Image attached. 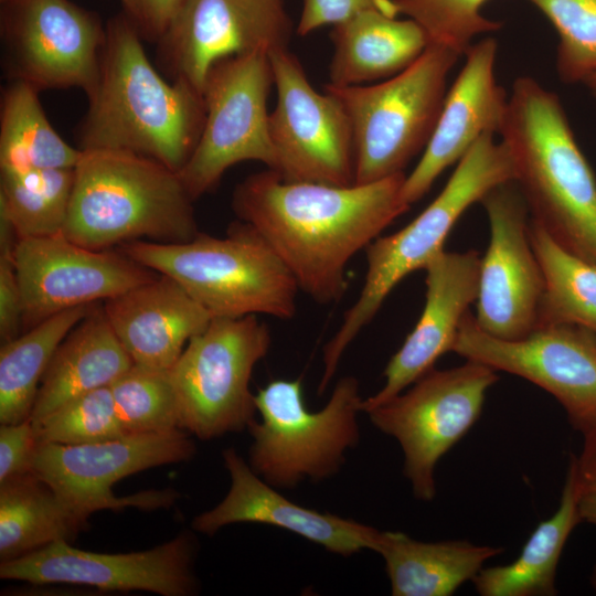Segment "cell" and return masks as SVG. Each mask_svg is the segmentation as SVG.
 Masks as SVG:
<instances>
[{
	"instance_id": "cell-1",
	"label": "cell",
	"mask_w": 596,
	"mask_h": 596,
	"mask_svg": "<svg viewBox=\"0 0 596 596\" xmlns=\"http://www.w3.org/2000/svg\"><path fill=\"white\" fill-rule=\"evenodd\" d=\"M405 177L331 185L288 182L267 169L235 187L232 207L275 251L299 290L329 305L347 290L352 257L409 209L401 199Z\"/></svg>"
},
{
	"instance_id": "cell-2",
	"label": "cell",
	"mask_w": 596,
	"mask_h": 596,
	"mask_svg": "<svg viewBox=\"0 0 596 596\" xmlns=\"http://www.w3.org/2000/svg\"><path fill=\"white\" fill-rule=\"evenodd\" d=\"M141 39L125 13L107 22L98 78L78 128L79 149L131 151L179 172L201 136L204 98L183 81L163 79Z\"/></svg>"
},
{
	"instance_id": "cell-3",
	"label": "cell",
	"mask_w": 596,
	"mask_h": 596,
	"mask_svg": "<svg viewBox=\"0 0 596 596\" xmlns=\"http://www.w3.org/2000/svg\"><path fill=\"white\" fill-rule=\"evenodd\" d=\"M498 134L531 219L596 265V178L558 97L532 77L517 78Z\"/></svg>"
},
{
	"instance_id": "cell-4",
	"label": "cell",
	"mask_w": 596,
	"mask_h": 596,
	"mask_svg": "<svg viewBox=\"0 0 596 596\" xmlns=\"http://www.w3.org/2000/svg\"><path fill=\"white\" fill-rule=\"evenodd\" d=\"M179 173L139 153L82 149L63 234L96 251L132 241L183 243L198 235Z\"/></svg>"
},
{
	"instance_id": "cell-5",
	"label": "cell",
	"mask_w": 596,
	"mask_h": 596,
	"mask_svg": "<svg viewBox=\"0 0 596 596\" xmlns=\"http://www.w3.org/2000/svg\"><path fill=\"white\" fill-rule=\"evenodd\" d=\"M494 132L483 134L458 164L436 199L402 230L379 236L364 249L366 273L355 302L323 347V371L318 386L324 392L343 353L375 317L391 291L411 273L424 269L439 252L462 213L496 185L514 180L511 156Z\"/></svg>"
},
{
	"instance_id": "cell-6",
	"label": "cell",
	"mask_w": 596,
	"mask_h": 596,
	"mask_svg": "<svg viewBox=\"0 0 596 596\" xmlns=\"http://www.w3.org/2000/svg\"><path fill=\"white\" fill-rule=\"evenodd\" d=\"M119 251L177 280L212 318L296 315V279L262 235L240 220L224 237L199 232L183 243L132 241Z\"/></svg>"
},
{
	"instance_id": "cell-7",
	"label": "cell",
	"mask_w": 596,
	"mask_h": 596,
	"mask_svg": "<svg viewBox=\"0 0 596 596\" xmlns=\"http://www.w3.org/2000/svg\"><path fill=\"white\" fill-rule=\"evenodd\" d=\"M362 401L360 382L352 375L337 382L317 412L308 409L300 379L268 382L255 394L260 421L254 419L247 428L253 439L251 468L277 489L333 477L347 451L360 441Z\"/></svg>"
},
{
	"instance_id": "cell-8",
	"label": "cell",
	"mask_w": 596,
	"mask_h": 596,
	"mask_svg": "<svg viewBox=\"0 0 596 596\" xmlns=\"http://www.w3.org/2000/svg\"><path fill=\"white\" fill-rule=\"evenodd\" d=\"M460 55L429 43L411 66L380 84L324 86L340 99L350 119L355 183L403 173L424 151L444 105L447 75Z\"/></svg>"
},
{
	"instance_id": "cell-9",
	"label": "cell",
	"mask_w": 596,
	"mask_h": 596,
	"mask_svg": "<svg viewBox=\"0 0 596 596\" xmlns=\"http://www.w3.org/2000/svg\"><path fill=\"white\" fill-rule=\"evenodd\" d=\"M270 344L255 315L212 318L170 369L179 427L203 440L248 428L257 413L249 382Z\"/></svg>"
},
{
	"instance_id": "cell-10",
	"label": "cell",
	"mask_w": 596,
	"mask_h": 596,
	"mask_svg": "<svg viewBox=\"0 0 596 596\" xmlns=\"http://www.w3.org/2000/svg\"><path fill=\"white\" fill-rule=\"evenodd\" d=\"M498 380L496 370L471 360L451 369L434 368L366 412L380 432L400 444L404 476L415 498L434 499L437 462L478 421L487 392Z\"/></svg>"
},
{
	"instance_id": "cell-11",
	"label": "cell",
	"mask_w": 596,
	"mask_h": 596,
	"mask_svg": "<svg viewBox=\"0 0 596 596\" xmlns=\"http://www.w3.org/2000/svg\"><path fill=\"white\" fill-rule=\"evenodd\" d=\"M274 77L269 53L230 56L209 71L202 95L205 119L199 141L178 172L192 200L207 193L232 166L255 160L276 170L267 99Z\"/></svg>"
},
{
	"instance_id": "cell-12",
	"label": "cell",
	"mask_w": 596,
	"mask_h": 596,
	"mask_svg": "<svg viewBox=\"0 0 596 596\" xmlns=\"http://www.w3.org/2000/svg\"><path fill=\"white\" fill-rule=\"evenodd\" d=\"M195 451L194 443L180 428L85 445L39 444L32 472L88 520L92 513L105 509L151 510L172 505L179 493L170 488L121 498L115 497L111 488L136 472L188 461Z\"/></svg>"
},
{
	"instance_id": "cell-13",
	"label": "cell",
	"mask_w": 596,
	"mask_h": 596,
	"mask_svg": "<svg viewBox=\"0 0 596 596\" xmlns=\"http://www.w3.org/2000/svg\"><path fill=\"white\" fill-rule=\"evenodd\" d=\"M277 99L269 114L275 172L288 182L355 183L349 116L330 92H317L288 47L269 53Z\"/></svg>"
},
{
	"instance_id": "cell-14",
	"label": "cell",
	"mask_w": 596,
	"mask_h": 596,
	"mask_svg": "<svg viewBox=\"0 0 596 596\" xmlns=\"http://www.w3.org/2000/svg\"><path fill=\"white\" fill-rule=\"evenodd\" d=\"M4 67L39 92L95 87L106 39L98 17L70 0H1Z\"/></svg>"
},
{
	"instance_id": "cell-15",
	"label": "cell",
	"mask_w": 596,
	"mask_h": 596,
	"mask_svg": "<svg viewBox=\"0 0 596 596\" xmlns=\"http://www.w3.org/2000/svg\"><path fill=\"white\" fill-rule=\"evenodd\" d=\"M453 352L545 390L579 433L596 426L595 331L576 324H551L536 327L521 339L504 340L481 330L469 311Z\"/></svg>"
},
{
	"instance_id": "cell-16",
	"label": "cell",
	"mask_w": 596,
	"mask_h": 596,
	"mask_svg": "<svg viewBox=\"0 0 596 596\" xmlns=\"http://www.w3.org/2000/svg\"><path fill=\"white\" fill-rule=\"evenodd\" d=\"M479 203L489 220L490 241L481 257L475 319L492 337L521 339L536 328L544 290L529 235L530 211L515 180L496 185Z\"/></svg>"
},
{
	"instance_id": "cell-17",
	"label": "cell",
	"mask_w": 596,
	"mask_h": 596,
	"mask_svg": "<svg viewBox=\"0 0 596 596\" xmlns=\"http://www.w3.org/2000/svg\"><path fill=\"white\" fill-rule=\"evenodd\" d=\"M29 329L61 311L96 304L159 274L121 252L96 251L63 233L20 238L12 254Z\"/></svg>"
},
{
	"instance_id": "cell-18",
	"label": "cell",
	"mask_w": 596,
	"mask_h": 596,
	"mask_svg": "<svg viewBox=\"0 0 596 596\" xmlns=\"http://www.w3.org/2000/svg\"><path fill=\"white\" fill-rule=\"evenodd\" d=\"M292 22L284 0H183L159 42L173 81L201 94L220 60L288 47Z\"/></svg>"
},
{
	"instance_id": "cell-19",
	"label": "cell",
	"mask_w": 596,
	"mask_h": 596,
	"mask_svg": "<svg viewBox=\"0 0 596 596\" xmlns=\"http://www.w3.org/2000/svg\"><path fill=\"white\" fill-rule=\"evenodd\" d=\"M194 539L190 531H184L150 550L120 554L84 551L67 541H57L1 563L0 577L39 585H88L110 592L191 596L199 592Z\"/></svg>"
},
{
	"instance_id": "cell-20",
	"label": "cell",
	"mask_w": 596,
	"mask_h": 596,
	"mask_svg": "<svg viewBox=\"0 0 596 596\" xmlns=\"http://www.w3.org/2000/svg\"><path fill=\"white\" fill-rule=\"evenodd\" d=\"M481 256L475 249L446 252L425 266L426 300L423 312L402 347L384 369V384L363 398L366 413L395 397L434 369L436 361L453 351L459 327L479 289Z\"/></svg>"
},
{
	"instance_id": "cell-21",
	"label": "cell",
	"mask_w": 596,
	"mask_h": 596,
	"mask_svg": "<svg viewBox=\"0 0 596 596\" xmlns=\"http://www.w3.org/2000/svg\"><path fill=\"white\" fill-rule=\"evenodd\" d=\"M222 456L231 477L230 490L219 504L193 519L194 531L213 535L230 524L262 523L292 532L344 557L363 550L376 551L382 531L289 500L256 475L234 448L224 449Z\"/></svg>"
},
{
	"instance_id": "cell-22",
	"label": "cell",
	"mask_w": 596,
	"mask_h": 596,
	"mask_svg": "<svg viewBox=\"0 0 596 596\" xmlns=\"http://www.w3.org/2000/svg\"><path fill=\"white\" fill-rule=\"evenodd\" d=\"M498 44L488 38L471 44L466 63L453 83L423 156L401 190L404 204L423 198L436 179L458 162L486 132H499L508 105L497 83Z\"/></svg>"
},
{
	"instance_id": "cell-23",
	"label": "cell",
	"mask_w": 596,
	"mask_h": 596,
	"mask_svg": "<svg viewBox=\"0 0 596 596\" xmlns=\"http://www.w3.org/2000/svg\"><path fill=\"white\" fill-rule=\"evenodd\" d=\"M105 316L134 363L170 370L211 315L173 278H156L105 300Z\"/></svg>"
},
{
	"instance_id": "cell-24",
	"label": "cell",
	"mask_w": 596,
	"mask_h": 596,
	"mask_svg": "<svg viewBox=\"0 0 596 596\" xmlns=\"http://www.w3.org/2000/svg\"><path fill=\"white\" fill-rule=\"evenodd\" d=\"M330 36L329 84L334 86L390 78L411 66L429 45L415 21L400 20L379 8L333 25Z\"/></svg>"
},
{
	"instance_id": "cell-25",
	"label": "cell",
	"mask_w": 596,
	"mask_h": 596,
	"mask_svg": "<svg viewBox=\"0 0 596 596\" xmlns=\"http://www.w3.org/2000/svg\"><path fill=\"white\" fill-rule=\"evenodd\" d=\"M132 364L103 307L94 305L55 350L29 421L34 424L77 395L110 386Z\"/></svg>"
},
{
	"instance_id": "cell-26",
	"label": "cell",
	"mask_w": 596,
	"mask_h": 596,
	"mask_svg": "<svg viewBox=\"0 0 596 596\" xmlns=\"http://www.w3.org/2000/svg\"><path fill=\"white\" fill-rule=\"evenodd\" d=\"M394 596H449L503 547L468 541L423 542L403 532L382 531L377 549Z\"/></svg>"
},
{
	"instance_id": "cell-27",
	"label": "cell",
	"mask_w": 596,
	"mask_h": 596,
	"mask_svg": "<svg viewBox=\"0 0 596 596\" xmlns=\"http://www.w3.org/2000/svg\"><path fill=\"white\" fill-rule=\"evenodd\" d=\"M582 494L570 461L557 510L542 521L507 565L481 568L472 578L482 596H554L556 570L566 541L581 522L578 503Z\"/></svg>"
},
{
	"instance_id": "cell-28",
	"label": "cell",
	"mask_w": 596,
	"mask_h": 596,
	"mask_svg": "<svg viewBox=\"0 0 596 596\" xmlns=\"http://www.w3.org/2000/svg\"><path fill=\"white\" fill-rule=\"evenodd\" d=\"M87 519L29 472L0 482V561L10 562L57 541L71 542Z\"/></svg>"
},
{
	"instance_id": "cell-29",
	"label": "cell",
	"mask_w": 596,
	"mask_h": 596,
	"mask_svg": "<svg viewBox=\"0 0 596 596\" xmlns=\"http://www.w3.org/2000/svg\"><path fill=\"white\" fill-rule=\"evenodd\" d=\"M94 305L55 313L31 327L25 333L1 343V424H18L30 418L41 380L55 350Z\"/></svg>"
},
{
	"instance_id": "cell-30",
	"label": "cell",
	"mask_w": 596,
	"mask_h": 596,
	"mask_svg": "<svg viewBox=\"0 0 596 596\" xmlns=\"http://www.w3.org/2000/svg\"><path fill=\"white\" fill-rule=\"evenodd\" d=\"M38 94L21 81H11L2 94L1 171L74 168L81 158L82 149L70 146L54 130Z\"/></svg>"
},
{
	"instance_id": "cell-31",
	"label": "cell",
	"mask_w": 596,
	"mask_h": 596,
	"mask_svg": "<svg viewBox=\"0 0 596 596\" xmlns=\"http://www.w3.org/2000/svg\"><path fill=\"white\" fill-rule=\"evenodd\" d=\"M529 235L544 278L536 327L576 324L596 332V265L565 249L531 216Z\"/></svg>"
},
{
	"instance_id": "cell-32",
	"label": "cell",
	"mask_w": 596,
	"mask_h": 596,
	"mask_svg": "<svg viewBox=\"0 0 596 596\" xmlns=\"http://www.w3.org/2000/svg\"><path fill=\"white\" fill-rule=\"evenodd\" d=\"M74 168L1 171L0 211L18 240L63 233Z\"/></svg>"
},
{
	"instance_id": "cell-33",
	"label": "cell",
	"mask_w": 596,
	"mask_h": 596,
	"mask_svg": "<svg viewBox=\"0 0 596 596\" xmlns=\"http://www.w3.org/2000/svg\"><path fill=\"white\" fill-rule=\"evenodd\" d=\"M109 387L126 435L180 428L170 370L134 363Z\"/></svg>"
},
{
	"instance_id": "cell-34",
	"label": "cell",
	"mask_w": 596,
	"mask_h": 596,
	"mask_svg": "<svg viewBox=\"0 0 596 596\" xmlns=\"http://www.w3.org/2000/svg\"><path fill=\"white\" fill-rule=\"evenodd\" d=\"M32 425L39 444L85 445L126 436L109 386L66 401Z\"/></svg>"
},
{
	"instance_id": "cell-35",
	"label": "cell",
	"mask_w": 596,
	"mask_h": 596,
	"mask_svg": "<svg viewBox=\"0 0 596 596\" xmlns=\"http://www.w3.org/2000/svg\"><path fill=\"white\" fill-rule=\"evenodd\" d=\"M560 36L556 71L565 84L584 83L596 73V0H529Z\"/></svg>"
},
{
	"instance_id": "cell-36",
	"label": "cell",
	"mask_w": 596,
	"mask_h": 596,
	"mask_svg": "<svg viewBox=\"0 0 596 596\" xmlns=\"http://www.w3.org/2000/svg\"><path fill=\"white\" fill-rule=\"evenodd\" d=\"M487 0H391L396 12L415 21L429 43L449 47L460 54L479 34L494 32L502 23L486 18L481 8Z\"/></svg>"
},
{
	"instance_id": "cell-37",
	"label": "cell",
	"mask_w": 596,
	"mask_h": 596,
	"mask_svg": "<svg viewBox=\"0 0 596 596\" xmlns=\"http://www.w3.org/2000/svg\"><path fill=\"white\" fill-rule=\"evenodd\" d=\"M372 8L397 17L391 0H302L297 32L307 35L321 26L337 25Z\"/></svg>"
},
{
	"instance_id": "cell-38",
	"label": "cell",
	"mask_w": 596,
	"mask_h": 596,
	"mask_svg": "<svg viewBox=\"0 0 596 596\" xmlns=\"http://www.w3.org/2000/svg\"><path fill=\"white\" fill-rule=\"evenodd\" d=\"M39 441L32 423L0 426V482L32 472Z\"/></svg>"
},
{
	"instance_id": "cell-39",
	"label": "cell",
	"mask_w": 596,
	"mask_h": 596,
	"mask_svg": "<svg viewBox=\"0 0 596 596\" xmlns=\"http://www.w3.org/2000/svg\"><path fill=\"white\" fill-rule=\"evenodd\" d=\"M12 252H0V338L1 343L17 338L23 324L20 286L11 257Z\"/></svg>"
},
{
	"instance_id": "cell-40",
	"label": "cell",
	"mask_w": 596,
	"mask_h": 596,
	"mask_svg": "<svg viewBox=\"0 0 596 596\" xmlns=\"http://www.w3.org/2000/svg\"><path fill=\"white\" fill-rule=\"evenodd\" d=\"M125 14L142 39L159 41L183 0H121Z\"/></svg>"
},
{
	"instance_id": "cell-41",
	"label": "cell",
	"mask_w": 596,
	"mask_h": 596,
	"mask_svg": "<svg viewBox=\"0 0 596 596\" xmlns=\"http://www.w3.org/2000/svg\"><path fill=\"white\" fill-rule=\"evenodd\" d=\"M581 454L571 457L577 488L582 496L596 493V426L583 434Z\"/></svg>"
},
{
	"instance_id": "cell-42",
	"label": "cell",
	"mask_w": 596,
	"mask_h": 596,
	"mask_svg": "<svg viewBox=\"0 0 596 596\" xmlns=\"http://www.w3.org/2000/svg\"><path fill=\"white\" fill-rule=\"evenodd\" d=\"M578 509L582 521L596 525V493L582 496Z\"/></svg>"
},
{
	"instance_id": "cell-43",
	"label": "cell",
	"mask_w": 596,
	"mask_h": 596,
	"mask_svg": "<svg viewBox=\"0 0 596 596\" xmlns=\"http://www.w3.org/2000/svg\"><path fill=\"white\" fill-rule=\"evenodd\" d=\"M583 84L586 85L593 96L596 97V73L590 75Z\"/></svg>"
},
{
	"instance_id": "cell-44",
	"label": "cell",
	"mask_w": 596,
	"mask_h": 596,
	"mask_svg": "<svg viewBox=\"0 0 596 596\" xmlns=\"http://www.w3.org/2000/svg\"><path fill=\"white\" fill-rule=\"evenodd\" d=\"M590 585L593 587V589L596 592V564L592 571V575H590Z\"/></svg>"
}]
</instances>
